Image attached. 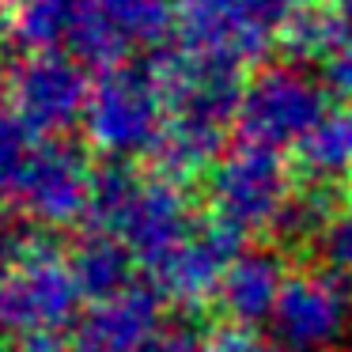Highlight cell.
Masks as SVG:
<instances>
[{"label":"cell","instance_id":"20","mask_svg":"<svg viewBox=\"0 0 352 352\" xmlns=\"http://www.w3.org/2000/svg\"><path fill=\"white\" fill-rule=\"evenodd\" d=\"M329 4H333V12H337V16L352 19V0H329Z\"/></svg>","mask_w":352,"mask_h":352},{"label":"cell","instance_id":"14","mask_svg":"<svg viewBox=\"0 0 352 352\" xmlns=\"http://www.w3.org/2000/svg\"><path fill=\"white\" fill-rule=\"evenodd\" d=\"M296 152L307 182H322L329 190L352 182V110H329Z\"/></svg>","mask_w":352,"mask_h":352},{"label":"cell","instance_id":"2","mask_svg":"<svg viewBox=\"0 0 352 352\" xmlns=\"http://www.w3.org/2000/svg\"><path fill=\"white\" fill-rule=\"evenodd\" d=\"M303 12L311 0H178L175 34L186 57L239 69L258 61Z\"/></svg>","mask_w":352,"mask_h":352},{"label":"cell","instance_id":"15","mask_svg":"<svg viewBox=\"0 0 352 352\" xmlns=\"http://www.w3.org/2000/svg\"><path fill=\"white\" fill-rule=\"evenodd\" d=\"M91 0H16V16H12V34L19 46L31 54L54 46H69L84 19Z\"/></svg>","mask_w":352,"mask_h":352},{"label":"cell","instance_id":"16","mask_svg":"<svg viewBox=\"0 0 352 352\" xmlns=\"http://www.w3.org/2000/svg\"><path fill=\"white\" fill-rule=\"evenodd\" d=\"M34 144H38V129L34 125H27L16 110L0 114V197H12Z\"/></svg>","mask_w":352,"mask_h":352},{"label":"cell","instance_id":"1","mask_svg":"<svg viewBox=\"0 0 352 352\" xmlns=\"http://www.w3.org/2000/svg\"><path fill=\"white\" fill-rule=\"evenodd\" d=\"M170 91L163 61L114 65L91 87L84 110V129L114 163H129L133 155L155 152L167 133Z\"/></svg>","mask_w":352,"mask_h":352},{"label":"cell","instance_id":"3","mask_svg":"<svg viewBox=\"0 0 352 352\" xmlns=\"http://www.w3.org/2000/svg\"><path fill=\"white\" fill-rule=\"evenodd\" d=\"M80 296L84 288L69 258L46 246L0 276V333L12 337L19 352H65Z\"/></svg>","mask_w":352,"mask_h":352},{"label":"cell","instance_id":"4","mask_svg":"<svg viewBox=\"0 0 352 352\" xmlns=\"http://www.w3.org/2000/svg\"><path fill=\"white\" fill-rule=\"evenodd\" d=\"M329 114V91L311 76V72L284 65V69H265L243 87L239 102V137L254 148H299L318 122Z\"/></svg>","mask_w":352,"mask_h":352},{"label":"cell","instance_id":"13","mask_svg":"<svg viewBox=\"0 0 352 352\" xmlns=\"http://www.w3.org/2000/svg\"><path fill=\"white\" fill-rule=\"evenodd\" d=\"M133 261L137 258H133V250L122 239L95 231V228H87L69 254L72 273H76L84 296L91 299H107L114 292H122L125 284H133Z\"/></svg>","mask_w":352,"mask_h":352},{"label":"cell","instance_id":"7","mask_svg":"<svg viewBox=\"0 0 352 352\" xmlns=\"http://www.w3.org/2000/svg\"><path fill=\"white\" fill-rule=\"evenodd\" d=\"M175 23L178 0H91L69 38V54L76 61L114 69L137 50L160 46Z\"/></svg>","mask_w":352,"mask_h":352},{"label":"cell","instance_id":"12","mask_svg":"<svg viewBox=\"0 0 352 352\" xmlns=\"http://www.w3.org/2000/svg\"><path fill=\"white\" fill-rule=\"evenodd\" d=\"M284 284H288V269L273 250H243L231 261L216 303L223 307L231 326L254 329L261 322H269Z\"/></svg>","mask_w":352,"mask_h":352},{"label":"cell","instance_id":"19","mask_svg":"<svg viewBox=\"0 0 352 352\" xmlns=\"http://www.w3.org/2000/svg\"><path fill=\"white\" fill-rule=\"evenodd\" d=\"M212 352H284L273 337H258L246 326H228L212 337Z\"/></svg>","mask_w":352,"mask_h":352},{"label":"cell","instance_id":"6","mask_svg":"<svg viewBox=\"0 0 352 352\" xmlns=\"http://www.w3.org/2000/svg\"><path fill=\"white\" fill-rule=\"evenodd\" d=\"M265 326L284 352H337L352 333V280L333 269L288 276Z\"/></svg>","mask_w":352,"mask_h":352},{"label":"cell","instance_id":"11","mask_svg":"<svg viewBox=\"0 0 352 352\" xmlns=\"http://www.w3.org/2000/svg\"><path fill=\"white\" fill-rule=\"evenodd\" d=\"M163 296L144 284H125L107 299H95L84 318V341L107 352H144V344L160 333Z\"/></svg>","mask_w":352,"mask_h":352},{"label":"cell","instance_id":"5","mask_svg":"<svg viewBox=\"0 0 352 352\" xmlns=\"http://www.w3.org/2000/svg\"><path fill=\"white\" fill-rule=\"evenodd\" d=\"M292 178L284 175L280 152L254 144H239L235 152L220 155L208 170V201H212V220L228 223L235 235L276 228L288 208Z\"/></svg>","mask_w":352,"mask_h":352},{"label":"cell","instance_id":"22","mask_svg":"<svg viewBox=\"0 0 352 352\" xmlns=\"http://www.w3.org/2000/svg\"><path fill=\"white\" fill-rule=\"evenodd\" d=\"M4 95H8V84H4V80H0V102H4Z\"/></svg>","mask_w":352,"mask_h":352},{"label":"cell","instance_id":"17","mask_svg":"<svg viewBox=\"0 0 352 352\" xmlns=\"http://www.w3.org/2000/svg\"><path fill=\"white\" fill-rule=\"evenodd\" d=\"M326 265L333 273H341L344 280H352V201H344V208H337V216L329 220L326 235L318 239Z\"/></svg>","mask_w":352,"mask_h":352},{"label":"cell","instance_id":"18","mask_svg":"<svg viewBox=\"0 0 352 352\" xmlns=\"http://www.w3.org/2000/svg\"><path fill=\"white\" fill-rule=\"evenodd\" d=\"M144 352H212V341L197 337L190 326L175 322V326H163L152 341L144 344Z\"/></svg>","mask_w":352,"mask_h":352},{"label":"cell","instance_id":"21","mask_svg":"<svg viewBox=\"0 0 352 352\" xmlns=\"http://www.w3.org/2000/svg\"><path fill=\"white\" fill-rule=\"evenodd\" d=\"M65 352H107V349H99V344L84 341V344H76V349H65Z\"/></svg>","mask_w":352,"mask_h":352},{"label":"cell","instance_id":"9","mask_svg":"<svg viewBox=\"0 0 352 352\" xmlns=\"http://www.w3.org/2000/svg\"><path fill=\"white\" fill-rule=\"evenodd\" d=\"M84 61L69 50H38L16 69L8 80V99L12 110L34 125L38 133H65L69 125L84 122L91 87L84 80Z\"/></svg>","mask_w":352,"mask_h":352},{"label":"cell","instance_id":"10","mask_svg":"<svg viewBox=\"0 0 352 352\" xmlns=\"http://www.w3.org/2000/svg\"><path fill=\"white\" fill-rule=\"evenodd\" d=\"M239 243H243V235H235L220 220L190 223V231L148 269L152 273V288L163 299H175V303H186V307L216 299L231 261L243 254Z\"/></svg>","mask_w":352,"mask_h":352},{"label":"cell","instance_id":"8","mask_svg":"<svg viewBox=\"0 0 352 352\" xmlns=\"http://www.w3.org/2000/svg\"><path fill=\"white\" fill-rule=\"evenodd\" d=\"M95 175L87 170V160L72 140L46 133L38 137L23 175H19L12 201L27 216L42 223H69L76 216H87Z\"/></svg>","mask_w":352,"mask_h":352}]
</instances>
